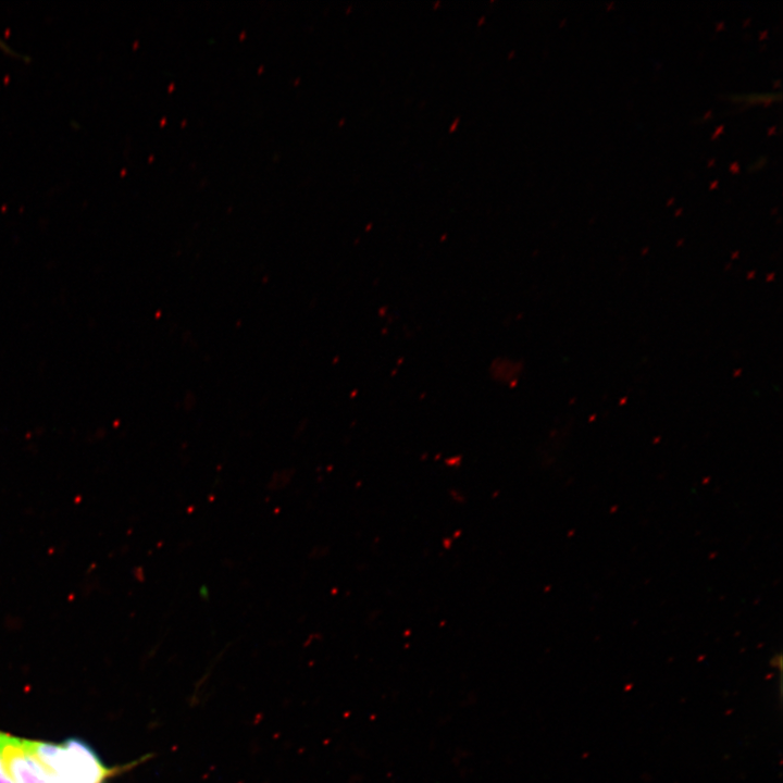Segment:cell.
<instances>
[{"instance_id": "obj_1", "label": "cell", "mask_w": 783, "mask_h": 783, "mask_svg": "<svg viewBox=\"0 0 783 783\" xmlns=\"http://www.w3.org/2000/svg\"><path fill=\"white\" fill-rule=\"evenodd\" d=\"M22 745L49 783H107L150 757L147 755L126 765L109 767L87 742L77 737L60 743L22 738Z\"/></svg>"}, {"instance_id": "obj_2", "label": "cell", "mask_w": 783, "mask_h": 783, "mask_svg": "<svg viewBox=\"0 0 783 783\" xmlns=\"http://www.w3.org/2000/svg\"><path fill=\"white\" fill-rule=\"evenodd\" d=\"M0 756L13 783H49L38 763L22 745V737L0 730Z\"/></svg>"}, {"instance_id": "obj_3", "label": "cell", "mask_w": 783, "mask_h": 783, "mask_svg": "<svg viewBox=\"0 0 783 783\" xmlns=\"http://www.w3.org/2000/svg\"><path fill=\"white\" fill-rule=\"evenodd\" d=\"M0 783H13L5 772L1 756H0Z\"/></svg>"}]
</instances>
